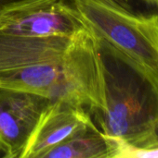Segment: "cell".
<instances>
[{
    "label": "cell",
    "instance_id": "1",
    "mask_svg": "<svg viewBox=\"0 0 158 158\" xmlns=\"http://www.w3.org/2000/svg\"><path fill=\"white\" fill-rule=\"evenodd\" d=\"M99 42L105 104L91 116L96 126L129 145L158 147V69Z\"/></svg>",
    "mask_w": 158,
    "mask_h": 158
},
{
    "label": "cell",
    "instance_id": "2",
    "mask_svg": "<svg viewBox=\"0 0 158 158\" xmlns=\"http://www.w3.org/2000/svg\"><path fill=\"white\" fill-rule=\"evenodd\" d=\"M0 87L77 105L92 116L105 104L99 38L91 28L82 31L60 59L1 76Z\"/></svg>",
    "mask_w": 158,
    "mask_h": 158
},
{
    "label": "cell",
    "instance_id": "3",
    "mask_svg": "<svg viewBox=\"0 0 158 158\" xmlns=\"http://www.w3.org/2000/svg\"><path fill=\"white\" fill-rule=\"evenodd\" d=\"M97 37L158 69V13L117 9L94 0H71Z\"/></svg>",
    "mask_w": 158,
    "mask_h": 158
},
{
    "label": "cell",
    "instance_id": "4",
    "mask_svg": "<svg viewBox=\"0 0 158 158\" xmlns=\"http://www.w3.org/2000/svg\"><path fill=\"white\" fill-rule=\"evenodd\" d=\"M88 28L68 0H25L0 11V33L72 38Z\"/></svg>",
    "mask_w": 158,
    "mask_h": 158
},
{
    "label": "cell",
    "instance_id": "5",
    "mask_svg": "<svg viewBox=\"0 0 158 158\" xmlns=\"http://www.w3.org/2000/svg\"><path fill=\"white\" fill-rule=\"evenodd\" d=\"M45 96L0 87V144L4 158H22L44 111Z\"/></svg>",
    "mask_w": 158,
    "mask_h": 158
},
{
    "label": "cell",
    "instance_id": "6",
    "mask_svg": "<svg viewBox=\"0 0 158 158\" xmlns=\"http://www.w3.org/2000/svg\"><path fill=\"white\" fill-rule=\"evenodd\" d=\"M93 123L91 115L83 106L64 101L50 102L31 136L22 158H43L47 151Z\"/></svg>",
    "mask_w": 158,
    "mask_h": 158
},
{
    "label": "cell",
    "instance_id": "7",
    "mask_svg": "<svg viewBox=\"0 0 158 158\" xmlns=\"http://www.w3.org/2000/svg\"><path fill=\"white\" fill-rule=\"evenodd\" d=\"M73 37H29L0 33V77L60 59Z\"/></svg>",
    "mask_w": 158,
    "mask_h": 158
},
{
    "label": "cell",
    "instance_id": "8",
    "mask_svg": "<svg viewBox=\"0 0 158 158\" xmlns=\"http://www.w3.org/2000/svg\"><path fill=\"white\" fill-rule=\"evenodd\" d=\"M117 142L106 136L95 124L47 151L43 158H116Z\"/></svg>",
    "mask_w": 158,
    "mask_h": 158
},
{
    "label": "cell",
    "instance_id": "9",
    "mask_svg": "<svg viewBox=\"0 0 158 158\" xmlns=\"http://www.w3.org/2000/svg\"><path fill=\"white\" fill-rule=\"evenodd\" d=\"M117 142L116 158H158V147L145 149Z\"/></svg>",
    "mask_w": 158,
    "mask_h": 158
},
{
    "label": "cell",
    "instance_id": "10",
    "mask_svg": "<svg viewBox=\"0 0 158 158\" xmlns=\"http://www.w3.org/2000/svg\"><path fill=\"white\" fill-rule=\"evenodd\" d=\"M101 4L106 5L111 7H115L117 9L129 10V11H135L132 6V0H94Z\"/></svg>",
    "mask_w": 158,
    "mask_h": 158
},
{
    "label": "cell",
    "instance_id": "11",
    "mask_svg": "<svg viewBox=\"0 0 158 158\" xmlns=\"http://www.w3.org/2000/svg\"><path fill=\"white\" fill-rule=\"evenodd\" d=\"M25 0H0V11L4 10L7 7H9L15 4L20 3Z\"/></svg>",
    "mask_w": 158,
    "mask_h": 158
},
{
    "label": "cell",
    "instance_id": "12",
    "mask_svg": "<svg viewBox=\"0 0 158 158\" xmlns=\"http://www.w3.org/2000/svg\"><path fill=\"white\" fill-rule=\"evenodd\" d=\"M142 1L145 2V3L148 4V5H151V6H156L158 10V0H142Z\"/></svg>",
    "mask_w": 158,
    "mask_h": 158
},
{
    "label": "cell",
    "instance_id": "13",
    "mask_svg": "<svg viewBox=\"0 0 158 158\" xmlns=\"http://www.w3.org/2000/svg\"><path fill=\"white\" fill-rule=\"evenodd\" d=\"M4 156V152H3V149H2V146L0 144V157H3Z\"/></svg>",
    "mask_w": 158,
    "mask_h": 158
}]
</instances>
